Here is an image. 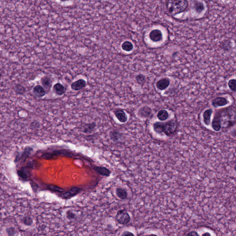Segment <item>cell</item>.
I'll return each mask as SVG.
<instances>
[{
	"label": "cell",
	"mask_w": 236,
	"mask_h": 236,
	"mask_svg": "<svg viewBox=\"0 0 236 236\" xmlns=\"http://www.w3.org/2000/svg\"><path fill=\"white\" fill-rule=\"evenodd\" d=\"M154 131L158 134L164 133L170 136L174 133L177 129V123L174 120L166 122H157L153 125Z\"/></svg>",
	"instance_id": "6da1fadb"
},
{
	"label": "cell",
	"mask_w": 236,
	"mask_h": 236,
	"mask_svg": "<svg viewBox=\"0 0 236 236\" xmlns=\"http://www.w3.org/2000/svg\"><path fill=\"white\" fill-rule=\"evenodd\" d=\"M188 5L186 0H168L167 8L170 14L174 15L185 11Z\"/></svg>",
	"instance_id": "7a4b0ae2"
},
{
	"label": "cell",
	"mask_w": 236,
	"mask_h": 236,
	"mask_svg": "<svg viewBox=\"0 0 236 236\" xmlns=\"http://www.w3.org/2000/svg\"><path fill=\"white\" fill-rule=\"evenodd\" d=\"M73 154L70 152L65 150L54 151L52 152L46 153L42 156V157L45 159L51 160L56 158L59 157H73Z\"/></svg>",
	"instance_id": "3957f363"
},
{
	"label": "cell",
	"mask_w": 236,
	"mask_h": 236,
	"mask_svg": "<svg viewBox=\"0 0 236 236\" xmlns=\"http://www.w3.org/2000/svg\"><path fill=\"white\" fill-rule=\"evenodd\" d=\"M115 218L117 221L122 225L127 224L131 220L130 216L125 209L119 210L116 214Z\"/></svg>",
	"instance_id": "277c9868"
},
{
	"label": "cell",
	"mask_w": 236,
	"mask_h": 236,
	"mask_svg": "<svg viewBox=\"0 0 236 236\" xmlns=\"http://www.w3.org/2000/svg\"><path fill=\"white\" fill-rule=\"evenodd\" d=\"M82 190L80 188H78V187H73L68 191L63 192L62 194H60V196L62 198L64 199H68L71 198L74 196L78 195Z\"/></svg>",
	"instance_id": "5b68a950"
},
{
	"label": "cell",
	"mask_w": 236,
	"mask_h": 236,
	"mask_svg": "<svg viewBox=\"0 0 236 236\" xmlns=\"http://www.w3.org/2000/svg\"><path fill=\"white\" fill-rule=\"evenodd\" d=\"M228 103V101L225 97H218L212 101V105L215 108L218 107H222L227 105Z\"/></svg>",
	"instance_id": "8992f818"
},
{
	"label": "cell",
	"mask_w": 236,
	"mask_h": 236,
	"mask_svg": "<svg viewBox=\"0 0 236 236\" xmlns=\"http://www.w3.org/2000/svg\"><path fill=\"white\" fill-rule=\"evenodd\" d=\"M86 81L83 79H80L72 83L71 87L73 90L78 91L84 88L86 86Z\"/></svg>",
	"instance_id": "52a82bcc"
},
{
	"label": "cell",
	"mask_w": 236,
	"mask_h": 236,
	"mask_svg": "<svg viewBox=\"0 0 236 236\" xmlns=\"http://www.w3.org/2000/svg\"><path fill=\"white\" fill-rule=\"evenodd\" d=\"M150 38L152 41L158 42L160 41L162 39V34L161 31L156 29L153 30L150 34Z\"/></svg>",
	"instance_id": "ba28073f"
},
{
	"label": "cell",
	"mask_w": 236,
	"mask_h": 236,
	"mask_svg": "<svg viewBox=\"0 0 236 236\" xmlns=\"http://www.w3.org/2000/svg\"><path fill=\"white\" fill-rule=\"evenodd\" d=\"M212 127L214 130L216 132L220 131L221 128V123L220 120L219 113L217 112L215 115L212 122Z\"/></svg>",
	"instance_id": "9c48e42d"
},
{
	"label": "cell",
	"mask_w": 236,
	"mask_h": 236,
	"mask_svg": "<svg viewBox=\"0 0 236 236\" xmlns=\"http://www.w3.org/2000/svg\"><path fill=\"white\" fill-rule=\"evenodd\" d=\"M115 116L117 119L121 123H125L127 120V116L124 111L122 110H118L115 112Z\"/></svg>",
	"instance_id": "30bf717a"
},
{
	"label": "cell",
	"mask_w": 236,
	"mask_h": 236,
	"mask_svg": "<svg viewBox=\"0 0 236 236\" xmlns=\"http://www.w3.org/2000/svg\"><path fill=\"white\" fill-rule=\"evenodd\" d=\"M169 85H170V81L169 79L167 78H163L157 81L156 86L159 89L162 90L167 88Z\"/></svg>",
	"instance_id": "8fae6325"
},
{
	"label": "cell",
	"mask_w": 236,
	"mask_h": 236,
	"mask_svg": "<svg viewBox=\"0 0 236 236\" xmlns=\"http://www.w3.org/2000/svg\"><path fill=\"white\" fill-rule=\"evenodd\" d=\"M96 127V124L95 122L86 124L83 126L82 131L86 134L91 133L94 132Z\"/></svg>",
	"instance_id": "7c38bea8"
},
{
	"label": "cell",
	"mask_w": 236,
	"mask_h": 236,
	"mask_svg": "<svg viewBox=\"0 0 236 236\" xmlns=\"http://www.w3.org/2000/svg\"><path fill=\"white\" fill-rule=\"evenodd\" d=\"M151 109L147 106L141 108L138 111V115L142 118H147L150 115L151 113Z\"/></svg>",
	"instance_id": "4fadbf2b"
},
{
	"label": "cell",
	"mask_w": 236,
	"mask_h": 236,
	"mask_svg": "<svg viewBox=\"0 0 236 236\" xmlns=\"http://www.w3.org/2000/svg\"><path fill=\"white\" fill-rule=\"evenodd\" d=\"M94 169L99 173L100 175L103 176L107 177H109L110 175L111 171L108 168L103 167H94Z\"/></svg>",
	"instance_id": "5bb4252c"
},
{
	"label": "cell",
	"mask_w": 236,
	"mask_h": 236,
	"mask_svg": "<svg viewBox=\"0 0 236 236\" xmlns=\"http://www.w3.org/2000/svg\"><path fill=\"white\" fill-rule=\"evenodd\" d=\"M212 113H213V110L212 109H208L206 110L203 113L204 122L205 125L206 126H208L210 124V119H211Z\"/></svg>",
	"instance_id": "9a60e30c"
},
{
	"label": "cell",
	"mask_w": 236,
	"mask_h": 236,
	"mask_svg": "<svg viewBox=\"0 0 236 236\" xmlns=\"http://www.w3.org/2000/svg\"><path fill=\"white\" fill-rule=\"evenodd\" d=\"M53 90L58 96L63 95L65 92L64 86L60 83H57L54 86Z\"/></svg>",
	"instance_id": "2e32d148"
},
{
	"label": "cell",
	"mask_w": 236,
	"mask_h": 236,
	"mask_svg": "<svg viewBox=\"0 0 236 236\" xmlns=\"http://www.w3.org/2000/svg\"><path fill=\"white\" fill-rule=\"evenodd\" d=\"M110 139L114 142H116L119 141L122 137V133L117 131V130H112L110 133Z\"/></svg>",
	"instance_id": "e0dca14e"
},
{
	"label": "cell",
	"mask_w": 236,
	"mask_h": 236,
	"mask_svg": "<svg viewBox=\"0 0 236 236\" xmlns=\"http://www.w3.org/2000/svg\"><path fill=\"white\" fill-rule=\"evenodd\" d=\"M117 197L121 200H125L127 198L128 194L126 190L122 188H117L116 189Z\"/></svg>",
	"instance_id": "ac0fdd59"
},
{
	"label": "cell",
	"mask_w": 236,
	"mask_h": 236,
	"mask_svg": "<svg viewBox=\"0 0 236 236\" xmlns=\"http://www.w3.org/2000/svg\"><path fill=\"white\" fill-rule=\"evenodd\" d=\"M34 93L38 97H42L46 94V91L42 87L40 86H36L34 89Z\"/></svg>",
	"instance_id": "d6986e66"
},
{
	"label": "cell",
	"mask_w": 236,
	"mask_h": 236,
	"mask_svg": "<svg viewBox=\"0 0 236 236\" xmlns=\"http://www.w3.org/2000/svg\"><path fill=\"white\" fill-rule=\"evenodd\" d=\"M157 116L159 120H161V121H164L168 119V117H169V114H168L167 111L166 110H162L158 112Z\"/></svg>",
	"instance_id": "ffe728a7"
},
{
	"label": "cell",
	"mask_w": 236,
	"mask_h": 236,
	"mask_svg": "<svg viewBox=\"0 0 236 236\" xmlns=\"http://www.w3.org/2000/svg\"><path fill=\"white\" fill-rule=\"evenodd\" d=\"M121 48L124 51L126 52H130L133 49V45L132 42L129 41H125L122 43Z\"/></svg>",
	"instance_id": "44dd1931"
},
{
	"label": "cell",
	"mask_w": 236,
	"mask_h": 236,
	"mask_svg": "<svg viewBox=\"0 0 236 236\" xmlns=\"http://www.w3.org/2000/svg\"><path fill=\"white\" fill-rule=\"evenodd\" d=\"M42 84L46 89H49L52 85L51 80L48 77H44L42 79Z\"/></svg>",
	"instance_id": "7402d4cb"
},
{
	"label": "cell",
	"mask_w": 236,
	"mask_h": 236,
	"mask_svg": "<svg viewBox=\"0 0 236 236\" xmlns=\"http://www.w3.org/2000/svg\"><path fill=\"white\" fill-rule=\"evenodd\" d=\"M48 187L49 189L55 192L62 193L65 191V190L64 189H63L62 188H60V187L56 186V185H49L48 186Z\"/></svg>",
	"instance_id": "603a6c76"
},
{
	"label": "cell",
	"mask_w": 236,
	"mask_h": 236,
	"mask_svg": "<svg viewBox=\"0 0 236 236\" xmlns=\"http://www.w3.org/2000/svg\"><path fill=\"white\" fill-rule=\"evenodd\" d=\"M136 79L137 83L141 86H143L146 82V78H145V76L142 74L137 75L136 76Z\"/></svg>",
	"instance_id": "cb8c5ba5"
},
{
	"label": "cell",
	"mask_w": 236,
	"mask_h": 236,
	"mask_svg": "<svg viewBox=\"0 0 236 236\" xmlns=\"http://www.w3.org/2000/svg\"><path fill=\"white\" fill-rule=\"evenodd\" d=\"M194 8L197 13H201L204 9V4L202 2H196L194 5Z\"/></svg>",
	"instance_id": "d4e9b609"
},
{
	"label": "cell",
	"mask_w": 236,
	"mask_h": 236,
	"mask_svg": "<svg viewBox=\"0 0 236 236\" xmlns=\"http://www.w3.org/2000/svg\"><path fill=\"white\" fill-rule=\"evenodd\" d=\"M66 218L69 220H74L76 219V214L75 213H74L71 210H67L66 211Z\"/></svg>",
	"instance_id": "484cf974"
},
{
	"label": "cell",
	"mask_w": 236,
	"mask_h": 236,
	"mask_svg": "<svg viewBox=\"0 0 236 236\" xmlns=\"http://www.w3.org/2000/svg\"><path fill=\"white\" fill-rule=\"evenodd\" d=\"M236 81L235 79L230 80L228 82V85L231 91H234V92L236 91Z\"/></svg>",
	"instance_id": "4316f807"
},
{
	"label": "cell",
	"mask_w": 236,
	"mask_h": 236,
	"mask_svg": "<svg viewBox=\"0 0 236 236\" xmlns=\"http://www.w3.org/2000/svg\"><path fill=\"white\" fill-rule=\"evenodd\" d=\"M18 174L19 175V177H20L22 179H25H25H26V178H27L26 174H25V173L23 172V171H19Z\"/></svg>",
	"instance_id": "83f0119b"
},
{
	"label": "cell",
	"mask_w": 236,
	"mask_h": 236,
	"mask_svg": "<svg viewBox=\"0 0 236 236\" xmlns=\"http://www.w3.org/2000/svg\"><path fill=\"white\" fill-rule=\"evenodd\" d=\"M187 235H188V236H197V235H198V234L196 231H192L188 233Z\"/></svg>",
	"instance_id": "f1b7e54d"
},
{
	"label": "cell",
	"mask_w": 236,
	"mask_h": 236,
	"mask_svg": "<svg viewBox=\"0 0 236 236\" xmlns=\"http://www.w3.org/2000/svg\"><path fill=\"white\" fill-rule=\"evenodd\" d=\"M122 236H130V235H134L133 233H131V232H129V231H126V232H124Z\"/></svg>",
	"instance_id": "f546056e"
},
{
	"label": "cell",
	"mask_w": 236,
	"mask_h": 236,
	"mask_svg": "<svg viewBox=\"0 0 236 236\" xmlns=\"http://www.w3.org/2000/svg\"><path fill=\"white\" fill-rule=\"evenodd\" d=\"M60 1H61L62 2H65L68 1L69 0H60Z\"/></svg>",
	"instance_id": "4dcf8cb0"
}]
</instances>
